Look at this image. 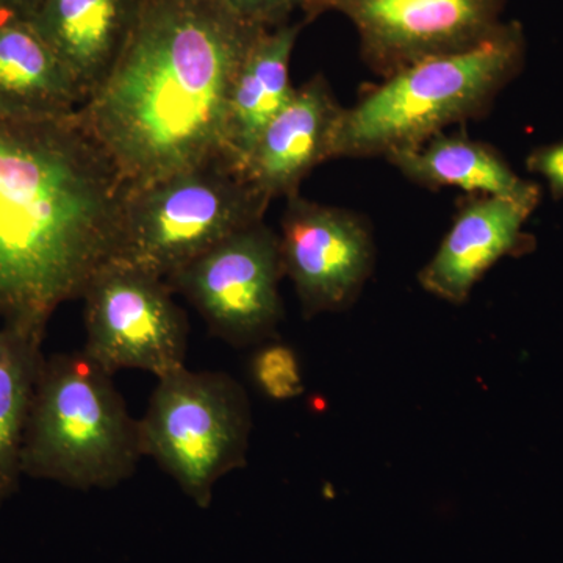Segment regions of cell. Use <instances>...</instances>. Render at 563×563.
<instances>
[{
    "label": "cell",
    "mask_w": 563,
    "mask_h": 563,
    "mask_svg": "<svg viewBox=\"0 0 563 563\" xmlns=\"http://www.w3.org/2000/svg\"><path fill=\"white\" fill-rule=\"evenodd\" d=\"M280 222L284 276L290 277L306 318L342 312L358 298L374 268L369 225L354 211L287 198Z\"/></svg>",
    "instance_id": "30bf717a"
},
{
    "label": "cell",
    "mask_w": 563,
    "mask_h": 563,
    "mask_svg": "<svg viewBox=\"0 0 563 563\" xmlns=\"http://www.w3.org/2000/svg\"><path fill=\"white\" fill-rule=\"evenodd\" d=\"M303 24V22H302ZM301 22L265 29L251 44L233 80L225 114L222 161L243 174L258 136L290 101V62Z\"/></svg>",
    "instance_id": "9a60e30c"
},
{
    "label": "cell",
    "mask_w": 563,
    "mask_h": 563,
    "mask_svg": "<svg viewBox=\"0 0 563 563\" xmlns=\"http://www.w3.org/2000/svg\"><path fill=\"white\" fill-rule=\"evenodd\" d=\"M41 2L43 0H0V13L16 14L25 20H32Z\"/></svg>",
    "instance_id": "44dd1931"
},
{
    "label": "cell",
    "mask_w": 563,
    "mask_h": 563,
    "mask_svg": "<svg viewBox=\"0 0 563 563\" xmlns=\"http://www.w3.org/2000/svg\"><path fill=\"white\" fill-rule=\"evenodd\" d=\"M143 457L139 420L113 376L84 352L44 357L22 448V474L77 488H113Z\"/></svg>",
    "instance_id": "277c9868"
},
{
    "label": "cell",
    "mask_w": 563,
    "mask_h": 563,
    "mask_svg": "<svg viewBox=\"0 0 563 563\" xmlns=\"http://www.w3.org/2000/svg\"><path fill=\"white\" fill-rule=\"evenodd\" d=\"M385 158L407 179L426 188H461L536 207L542 199L537 181L518 176L498 151L465 133H437L421 146L391 152Z\"/></svg>",
    "instance_id": "2e32d148"
},
{
    "label": "cell",
    "mask_w": 563,
    "mask_h": 563,
    "mask_svg": "<svg viewBox=\"0 0 563 563\" xmlns=\"http://www.w3.org/2000/svg\"><path fill=\"white\" fill-rule=\"evenodd\" d=\"M251 376L273 401H291L303 393L301 363L288 344L263 343L251 358Z\"/></svg>",
    "instance_id": "ac0fdd59"
},
{
    "label": "cell",
    "mask_w": 563,
    "mask_h": 563,
    "mask_svg": "<svg viewBox=\"0 0 563 563\" xmlns=\"http://www.w3.org/2000/svg\"><path fill=\"white\" fill-rule=\"evenodd\" d=\"M279 235L265 222L233 233L166 279L201 313L210 333L233 347L277 335L284 309Z\"/></svg>",
    "instance_id": "ba28073f"
},
{
    "label": "cell",
    "mask_w": 563,
    "mask_h": 563,
    "mask_svg": "<svg viewBox=\"0 0 563 563\" xmlns=\"http://www.w3.org/2000/svg\"><path fill=\"white\" fill-rule=\"evenodd\" d=\"M218 0H141L77 118L129 187L222 158L233 80L258 33Z\"/></svg>",
    "instance_id": "6da1fadb"
},
{
    "label": "cell",
    "mask_w": 563,
    "mask_h": 563,
    "mask_svg": "<svg viewBox=\"0 0 563 563\" xmlns=\"http://www.w3.org/2000/svg\"><path fill=\"white\" fill-rule=\"evenodd\" d=\"M140 3L43 0L33 14V25L73 74L85 101L113 69L135 25Z\"/></svg>",
    "instance_id": "4fadbf2b"
},
{
    "label": "cell",
    "mask_w": 563,
    "mask_h": 563,
    "mask_svg": "<svg viewBox=\"0 0 563 563\" xmlns=\"http://www.w3.org/2000/svg\"><path fill=\"white\" fill-rule=\"evenodd\" d=\"M526 166L547 181L555 199L563 198V141L536 147L529 154Z\"/></svg>",
    "instance_id": "ffe728a7"
},
{
    "label": "cell",
    "mask_w": 563,
    "mask_h": 563,
    "mask_svg": "<svg viewBox=\"0 0 563 563\" xmlns=\"http://www.w3.org/2000/svg\"><path fill=\"white\" fill-rule=\"evenodd\" d=\"M128 185L77 113L0 118V324L44 342L117 257Z\"/></svg>",
    "instance_id": "7a4b0ae2"
},
{
    "label": "cell",
    "mask_w": 563,
    "mask_h": 563,
    "mask_svg": "<svg viewBox=\"0 0 563 563\" xmlns=\"http://www.w3.org/2000/svg\"><path fill=\"white\" fill-rule=\"evenodd\" d=\"M268 206L222 158L129 187L113 261L169 279L233 233L262 222Z\"/></svg>",
    "instance_id": "5b68a950"
},
{
    "label": "cell",
    "mask_w": 563,
    "mask_h": 563,
    "mask_svg": "<svg viewBox=\"0 0 563 563\" xmlns=\"http://www.w3.org/2000/svg\"><path fill=\"white\" fill-rule=\"evenodd\" d=\"M343 107L324 77L296 87L290 101L266 125L243 176L269 202L298 195L299 185L320 163L332 161Z\"/></svg>",
    "instance_id": "7c38bea8"
},
{
    "label": "cell",
    "mask_w": 563,
    "mask_h": 563,
    "mask_svg": "<svg viewBox=\"0 0 563 563\" xmlns=\"http://www.w3.org/2000/svg\"><path fill=\"white\" fill-rule=\"evenodd\" d=\"M251 404L243 385L221 372L187 366L158 379L139 420L143 457H151L198 506L218 481L247 465Z\"/></svg>",
    "instance_id": "8992f818"
},
{
    "label": "cell",
    "mask_w": 563,
    "mask_h": 563,
    "mask_svg": "<svg viewBox=\"0 0 563 563\" xmlns=\"http://www.w3.org/2000/svg\"><path fill=\"white\" fill-rule=\"evenodd\" d=\"M233 16L258 29L287 24L292 11L301 10L303 0H218Z\"/></svg>",
    "instance_id": "d6986e66"
},
{
    "label": "cell",
    "mask_w": 563,
    "mask_h": 563,
    "mask_svg": "<svg viewBox=\"0 0 563 563\" xmlns=\"http://www.w3.org/2000/svg\"><path fill=\"white\" fill-rule=\"evenodd\" d=\"M537 207L515 199L476 196L463 203L439 250L418 274L426 291L443 301H468L473 288L504 257L531 251L525 224Z\"/></svg>",
    "instance_id": "8fae6325"
},
{
    "label": "cell",
    "mask_w": 563,
    "mask_h": 563,
    "mask_svg": "<svg viewBox=\"0 0 563 563\" xmlns=\"http://www.w3.org/2000/svg\"><path fill=\"white\" fill-rule=\"evenodd\" d=\"M506 0H303V24L328 11L354 24L362 58L383 77L472 49L503 25Z\"/></svg>",
    "instance_id": "9c48e42d"
},
{
    "label": "cell",
    "mask_w": 563,
    "mask_h": 563,
    "mask_svg": "<svg viewBox=\"0 0 563 563\" xmlns=\"http://www.w3.org/2000/svg\"><path fill=\"white\" fill-rule=\"evenodd\" d=\"M526 51L523 25L503 22L472 49L424 58L385 77L355 106L343 109L333 158L387 157L479 117L523 70Z\"/></svg>",
    "instance_id": "3957f363"
},
{
    "label": "cell",
    "mask_w": 563,
    "mask_h": 563,
    "mask_svg": "<svg viewBox=\"0 0 563 563\" xmlns=\"http://www.w3.org/2000/svg\"><path fill=\"white\" fill-rule=\"evenodd\" d=\"M84 92L31 20L0 13V118L73 117Z\"/></svg>",
    "instance_id": "5bb4252c"
},
{
    "label": "cell",
    "mask_w": 563,
    "mask_h": 563,
    "mask_svg": "<svg viewBox=\"0 0 563 563\" xmlns=\"http://www.w3.org/2000/svg\"><path fill=\"white\" fill-rule=\"evenodd\" d=\"M43 342L0 324V504L20 488L22 448L33 393L44 354Z\"/></svg>",
    "instance_id": "e0dca14e"
},
{
    "label": "cell",
    "mask_w": 563,
    "mask_h": 563,
    "mask_svg": "<svg viewBox=\"0 0 563 563\" xmlns=\"http://www.w3.org/2000/svg\"><path fill=\"white\" fill-rule=\"evenodd\" d=\"M168 282L111 261L85 288V347L103 372L140 369L157 379L185 365L188 321Z\"/></svg>",
    "instance_id": "52a82bcc"
}]
</instances>
